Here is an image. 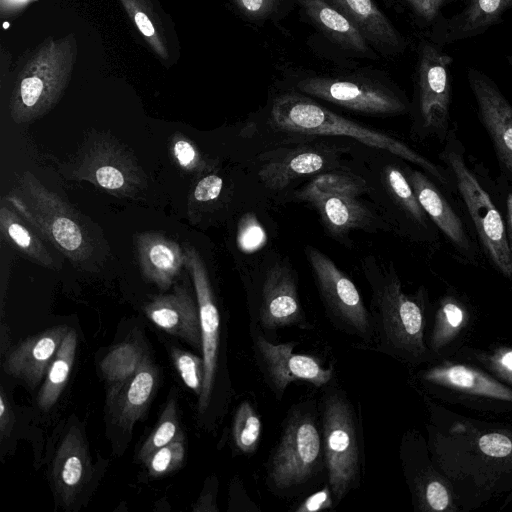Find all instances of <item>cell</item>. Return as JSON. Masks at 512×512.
Listing matches in <instances>:
<instances>
[{
    "label": "cell",
    "instance_id": "obj_1",
    "mask_svg": "<svg viewBox=\"0 0 512 512\" xmlns=\"http://www.w3.org/2000/svg\"><path fill=\"white\" fill-rule=\"evenodd\" d=\"M242 134L249 140L261 142L263 148L319 137L346 138L372 149L389 152L445 182L435 164L404 142L336 114L298 91H288L274 97L266 114L250 119Z\"/></svg>",
    "mask_w": 512,
    "mask_h": 512
},
{
    "label": "cell",
    "instance_id": "obj_2",
    "mask_svg": "<svg viewBox=\"0 0 512 512\" xmlns=\"http://www.w3.org/2000/svg\"><path fill=\"white\" fill-rule=\"evenodd\" d=\"M371 292L370 315L376 349L396 359L420 363L428 355L420 302L403 291L393 264L373 255L361 260Z\"/></svg>",
    "mask_w": 512,
    "mask_h": 512
},
{
    "label": "cell",
    "instance_id": "obj_3",
    "mask_svg": "<svg viewBox=\"0 0 512 512\" xmlns=\"http://www.w3.org/2000/svg\"><path fill=\"white\" fill-rule=\"evenodd\" d=\"M77 57L74 33L61 38L49 36L26 58L10 97L9 113L17 124L44 116L62 98Z\"/></svg>",
    "mask_w": 512,
    "mask_h": 512
},
{
    "label": "cell",
    "instance_id": "obj_4",
    "mask_svg": "<svg viewBox=\"0 0 512 512\" xmlns=\"http://www.w3.org/2000/svg\"><path fill=\"white\" fill-rule=\"evenodd\" d=\"M325 468L320 411L312 401L290 408L266 468V484L285 495L313 480Z\"/></svg>",
    "mask_w": 512,
    "mask_h": 512
},
{
    "label": "cell",
    "instance_id": "obj_5",
    "mask_svg": "<svg viewBox=\"0 0 512 512\" xmlns=\"http://www.w3.org/2000/svg\"><path fill=\"white\" fill-rule=\"evenodd\" d=\"M319 408L328 485L338 504L360 483L361 423L347 393L340 388L328 387Z\"/></svg>",
    "mask_w": 512,
    "mask_h": 512
},
{
    "label": "cell",
    "instance_id": "obj_6",
    "mask_svg": "<svg viewBox=\"0 0 512 512\" xmlns=\"http://www.w3.org/2000/svg\"><path fill=\"white\" fill-rule=\"evenodd\" d=\"M9 206L72 261H84L93 247L78 215L59 196L25 172L9 193Z\"/></svg>",
    "mask_w": 512,
    "mask_h": 512
},
{
    "label": "cell",
    "instance_id": "obj_7",
    "mask_svg": "<svg viewBox=\"0 0 512 512\" xmlns=\"http://www.w3.org/2000/svg\"><path fill=\"white\" fill-rule=\"evenodd\" d=\"M342 140L319 137L264 147L254 156L250 166L266 190L282 193L299 180L347 168L344 155L351 150L352 144Z\"/></svg>",
    "mask_w": 512,
    "mask_h": 512
},
{
    "label": "cell",
    "instance_id": "obj_8",
    "mask_svg": "<svg viewBox=\"0 0 512 512\" xmlns=\"http://www.w3.org/2000/svg\"><path fill=\"white\" fill-rule=\"evenodd\" d=\"M305 255L332 325L367 344L373 343L371 315L353 281L318 248L306 246Z\"/></svg>",
    "mask_w": 512,
    "mask_h": 512
},
{
    "label": "cell",
    "instance_id": "obj_9",
    "mask_svg": "<svg viewBox=\"0 0 512 512\" xmlns=\"http://www.w3.org/2000/svg\"><path fill=\"white\" fill-rule=\"evenodd\" d=\"M248 298L250 323L257 325L268 339L282 328L310 327L299 298L297 275L288 260L269 264Z\"/></svg>",
    "mask_w": 512,
    "mask_h": 512
},
{
    "label": "cell",
    "instance_id": "obj_10",
    "mask_svg": "<svg viewBox=\"0 0 512 512\" xmlns=\"http://www.w3.org/2000/svg\"><path fill=\"white\" fill-rule=\"evenodd\" d=\"M298 92L371 116L406 113L407 100L385 84L363 78L310 76L296 82Z\"/></svg>",
    "mask_w": 512,
    "mask_h": 512
},
{
    "label": "cell",
    "instance_id": "obj_11",
    "mask_svg": "<svg viewBox=\"0 0 512 512\" xmlns=\"http://www.w3.org/2000/svg\"><path fill=\"white\" fill-rule=\"evenodd\" d=\"M443 158L455 175L458 190L490 259L504 276L512 279V252L499 211L459 153L447 151Z\"/></svg>",
    "mask_w": 512,
    "mask_h": 512
},
{
    "label": "cell",
    "instance_id": "obj_12",
    "mask_svg": "<svg viewBox=\"0 0 512 512\" xmlns=\"http://www.w3.org/2000/svg\"><path fill=\"white\" fill-rule=\"evenodd\" d=\"M250 336L257 366L278 400L294 381L303 380L321 387L333 379L332 366L325 367L311 355L294 352L297 342L274 343L253 323H250Z\"/></svg>",
    "mask_w": 512,
    "mask_h": 512
},
{
    "label": "cell",
    "instance_id": "obj_13",
    "mask_svg": "<svg viewBox=\"0 0 512 512\" xmlns=\"http://www.w3.org/2000/svg\"><path fill=\"white\" fill-rule=\"evenodd\" d=\"M387 154H374L362 169L361 175L368 184L367 195L391 228L426 227V212L402 169L387 161Z\"/></svg>",
    "mask_w": 512,
    "mask_h": 512
},
{
    "label": "cell",
    "instance_id": "obj_14",
    "mask_svg": "<svg viewBox=\"0 0 512 512\" xmlns=\"http://www.w3.org/2000/svg\"><path fill=\"white\" fill-rule=\"evenodd\" d=\"M453 59L431 40L419 46L416 69V107L423 128L443 131L451 102L450 67Z\"/></svg>",
    "mask_w": 512,
    "mask_h": 512
},
{
    "label": "cell",
    "instance_id": "obj_15",
    "mask_svg": "<svg viewBox=\"0 0 512 512\" xmlns=\"http://www.w3.org/2000/svg\"><path fill=\"white\" fill-rule=\"evenodd\" d=\"M184 265L189 271L196 295L200 315L202 357L205 376L202 392L199 395L198 410L204 413L208 408L218 369L220 349V314L209 275L202 257L189 243L183 245Z\"/></svg>",
    "mask_w": 512,
    "mask_h": 512
},
{
    "label": "cell",
    "instance_id": "obj_16",
    "mask_svg": "<svg viewBox=\"0 0 512 512\" xmlns=\"http://www.w3.org/2000/svg\"><path fill=\"white\" fill-rule=\"evenodd\" d=\"M79 178L116 195H134L145 177L124 149L102 140L87 151L76 171Z\"/></svg>",
    "mask_w": 512,
    "mask_h": 512
},
{
    "label": "cell",
    "instance_id": "obj_17",
    "mask_svg": "<svg viewBox=\"0 0 512 512\" xmlns=\"http://www.w3.org/2000/svg\"><path fill=\"white\" fill-rule=\"evenodd\" d=\"M467 80L480 120L494 143L499 159L512 174V104L483 71L469 67Z\"/></svg>",
    "mask_w": 512,
    "mask_h": 512
},
{
    "label": "cell",
    "instance_id": "obj_18",
    "mask_svg": "<svg viewBox=\"0 0 512 512\" xmlns=\"http://www.w3.org/2000/svg\"><path fill=\"white\" fill-rule=\"evenodd\" d=\"M310 205L317 211L328 234L338 242L348 243L353 231L375 233L391 229L377 207L363 202L360 197H328Z\"/></svg>",
    "mask_w": 512,
    "mask_h": 512
},
{
    "label": "cell",
    "instance_id": "obj_19",
    "mask_svg": "<svg viewBox=\"0 0 512 512\" xmlns=\"http://www.w3.org/2000/svg\"><path fill=\"white\" fill-rule=\"evenodd\" d=\"M464 7L454 15H446L431 29L430 40L439 46L450 45L484 34L500 24L512 0H464Z\"/></svg>",
    "mask_w": 512,
    "mask_h": 512
},
{
    "label": "cell",
    "instance_id": "obj_20",
    "mask_svg": "<svg viewBox=\"0 0 512 512\" xmlns=\"http://www.w3.org/2000/svg\"><path fill=\"white\" fill-rule=\"evenodd\" d=\"M144 312L160 329L202 349L197 300L184 285H177L173 292L154 298L144 307Z\"/></svg>",
    "mask_w": 512,
    "mask_h": 512
},
{
    "label": "cell",
    "instance_id": "obj_21",
    "mask_svg": "<svg viewBox=\"0 0 512 512\" xmlns=\"http://www.w3.org/2000/svg\"><path fill=\"white\" fill-rule=\"evenodd\" d=\"M158 379V369L147 356L131 377L110 385L107 407L118 426L125 431L132 429L149 406Z\"/></svg>",
    "mask_w": 512,
    "mask_h": 512
},
{
    "label": "cell",
    "instance_id": "obj_22",
    "mask_svg": "<svg viewBox=\"0 0 512 512\" xmlns=\"http://www.w3.org/2000/svg\"><path fill=\"white\" fill-rule=\"evenodd\" d=\"M69 329L67 325H57L26 338L9 352L3 364L4 371L35 388L46 376Z\"/></svg>",
    "mask_w": 512,
    "mask_h": 512
},
{
    "label": "cell",
    "instance_id": "obj_23",
    "mask_svg": "<svg viewBox=\"0 0 512 512\" xmlns=\"http://www.w3.org/2000/svg\"><path fill=\"white\" fill-rule=\"evenodd\" d=\"M91 475L87 445L80 431L72 427L62 439L52 465V480L60 500L71 504Z\"/></svg>",
    "mask_w": 512,
    "mask_h": 512
},
{
    "label": "cell",
    "instance_id": "obj_24",
    "mask_svg": "<svg viewBox=\"0 0 512 512\" xmlns=\"http://www.w3.org/2000/svg\"><path fill=\"white\" fill-rule=\"evenodd\" d=\"M137 255L143 276L161 289H168L184 265V251L162 234L147 232L137 236Z\"/></svg>",
    "mask_w": 512,
    "mask_h": 512
},
{
    "label": "cell",
    "instance_id": "obj_25",
    "mask_svg": "<svg viewBox=\"0 0 512 512\" xmlns=\"http://www.w3.org/2000/svg\"><path fill=\"white\" fill-rule=\"evenodd\" d=\"M404 174L426 214L455 246L467 249L465 228L436 186L418 170L408 168Z\"/></svg>",
    "mask_w": 512,
    "mask_h": 512
},
{
    "label": "cell",
    "instance_id": "obj_26",
    "mask_svg": "<svg viewBox=\"0 0 512 512\" xmlns=\"http://www.w3.org/2000/svg\"><path fill=\"white\" fill-rule=\"evenodd\" d=\"M325 1L349 18L367 41L386 50H403L405 41L373 0Z\"/></svg>",
    "mask_w": 512,
    "mask_h": 512
},
{
    "label": "cell",
    "instance_id": "obj_27",
    "mask_svg": "<svg viewBox=\"0 0 512 512\" xmlns=\"http://www.w3.org/2000/svg\"><path fill=\"white\" fill-rule=\"evenodd\" d=\"M422 377L435 385L465 394L512 402V389L465 365L436 366L425 371Z\"/></svg>",
    "mask_w": 512,
    "mask_h": 512
},
{
    "label": "cell",
    "instance_id": "obj_28",
    "mask_svg": "<svg viewBox=\"0 0 512 512\" xmlns=\"http://www.w3.org/2000/svg\"><path fill=\"white\" fill-rule=\"evenodd\" d=\"M365 178L355 171L339 168L312 176L299 189L293 191L291 200L311 204L328 197H361L367 195Z\"/></svg>",
    "mask_w": 512,
    "mask_h": 512
},
{
    "label": "cell",
    "instance_id": "obj_29",
    "mask_svg": "<svg viewBox=\"0 0 512 512\" xmlns=\"http://www.w3.org/2000/svg\"><path fill=\"white\" fill-rule=\"evenodd\" d=\"M310 19L345 49L369 53L367 39L357 26L325 0H299Z\"/></svg>",
    "mask_w": 512,
    "mask_h": 512
},
{
    "label": "cell",
    "instance_id": "obj_30",
    "mask_svg": "<svg viewBox=\"0 0 512 512\" xmlns=\"http://www.w3.org/2000/svg\"><path fill=\"white\" fill-rule=\"evenodd\" d=\"M77 349V333L70 328L63 338L45 376L37 396V405L50 410L58 401L72 370Z\"/></svg>",
    "mask_w": 512,
    "mask_h": 512
},
{
    "label": "cell",
    "instance_id": "obj_31",
    "mask_svg": "<svg viewBox=\"0 0 512 512\" xmlns=\"http://www.w3.org/2000/svg\"><path fill=\"white\" fill-rule=\"evenodd\" d=\"M0 230L3 237L31 261L42 266L55 267L54 259L43 242L10 206L3 205L0 209Z\"/></svg>",
    "mask_w": 512,
    "mask_h": 512
},
{
    "label": "cell",
    "instance_id": "obj_32",
    "mask_svg": "<svg viewBox=\"0 0 512 512\" xmlns=\"http://www.w3.org/2000/svg\"><path fill=\"white\" fill-rule=\"evenodd\" d=\"M128 17L139 30L152 51L168 60L169 45L160 15L151 0H119Z\"/></svg>",
    "mask_w": 512,
    "mask_h": 512
},
{
    "label": "cell",
    "instance_id": "obj_33",
    "mask_svg": "<svg viewBox=\"0 0 512 512\" xmlns=\"http://www.w3.org/2000/svg\"><path fill=\"white\" fill-rule=\"evenodd\" d=\"M147 356L136 340H126L106 354L100 363V369L111 385L131 377Z\"/></svg>",
    "mask_w": 512,
    "mask_h": 512
},
{
    "label": "cell",
    "instance_id": "obj_34",
    "mask_svg": "<svg viewBox=\"0 0 512 512\" xmlns=\"http://www.w3.org/2000/svg\"><path fill=\"white\" fill-rule=\"evenodd\" d=\"M261 433L260 416L249 401H242L232 422V439L235 447L243 454H253L259 446Z\"/></svg>",
    "mask_w": 512,
    "mask_h": 512
},
{
    "label": "cell",
    "instance_id": "obj_35",
    "mask_svg": "<svg viewBox=\"0 0 512 512\" xmlns=\"http://www.w3.org/2000/svg\"><path fill=\"white\" fill-rule=\"evenodd\" d=\"M466 322V312L462 305L452 297L445 298L436 313L435 324L431 334V348L438 352L446 346Z\"/></svg>",
    "mask_w": 512,
    "mask_h": 512
},
{
    "label": "cell",
    "instance_id": "obj_36",
    "mask_svg": "<svg viewBox=\"0 0 512 512\" xmlns=\"http://www.w3.org/2000/svg\"><path fill=\"white\" fill-rule=\"evenodd\" d=\"M180 432L176 401L171 399L167 402L157 426L142 445L139 458L145 462L153 452L172 442Z\"/></svg>",
    "mask_w": 512,
    "mask_h": 512
},
{
    "label": "cell",
    "instance_id": "obj_37",
    "mask_svg": "<svg viewBox=\"0 0 512 512\" xmlns=\"http://www.w3.org/2000/svg\"><path fill=\"white\" fill-rule=\"evenodd\" d=\"M185 456V438L181 431L170 443L153 452L144 462L150 476L158 477L181 467Z\"/></svg>",
    "mask_w": 512,
    "mask_h": 512
},
{
    "label": "cell",
    "instance_id": "obj_38",
    "mask_svg": "<svg viewBox=\"0 0 512 512\" xmlns=\"http://www.w3.org/2000/svg\"><path fill=\"white\" fill-rule=\"evenodd\" d=\"M170 354L174 367L185 385L199 397L202 392L205 376L203 357L176 347L171 349Z\"/></svg>",
    "mask_w": 512,
    "mask_h": 512
},
{
    "label": "cell",
    "instance_id": "obj_39",
    "mask_svg": "<svg viewBox=\"0 0 512 512\" xmlns=\"http://www.w3.org/2000/svg\"><path fill=\"white\" fill-rule=\"evenodd\" d=\"M421 510L445 511L451 505V496L445 485L432 477L413 491Z\"/></svg>",
    "mask_w": 512,
    "mask_h": 512
},
{
    "label": "cell",
    "instance_id": "obj_40",
    "mask_svg": "<svg viewBox=\"0 0 512 512\" xmlns=\"http://www.w3.org/2000/svg\"><path fill=\"white\" fill-rule=\"evenodd\" d=\"M419 23L424 27H430L442 19L443 10L450 4L464 0H405Z\"/></svg>",
    "mask_w": 512,
    "mask_h": 512
},
{
    "label": "cell",
    "instance_id": "obj_41",
    "mask_svg": "<svg viewBox=\"0 0 512 512\" xmlns=\"http://www.w3.org/2000/svg\"><path fill=\"white\" fill-rule=\"evenodd\" d=\"M480 451L486 456L504 458L512 453V440L503 433L483 434L478 440Z\"/></svg>",
    "mask_w": 512,
    "mask_h": 512
},
{
    "label": "cell",
    "instance_id": "obj_42",
    "mask_svg": "<svg viewBox=\"0 0 512 512\" xmlns=\"http://www.w3.org/2000/svg\"><path fill=\"white\" fill-rule=\"evenodd\" d=\"M173 152L178 163L188 170L205 169L206 164L195 146L186 139H178L173 144Z\"/></svg>",
    "mask_w": 512,
    "mask_h": 512
},
{
    "label": "cell",
    "instance_id": "obj_43",
    "mask_svg": "<svg viewBox=\"0 0 512 512\" xmlns=\"http://www.w3.org/2000/svg\"><path fill=\"white\" fill-rule=\"evenodd\" d=\"M223 187L222 177L217 174H208L195 186L193 197L198 202H211L220 197Z\"/></svg>",
    "mask_w": 512,
    "mask_h": 512
},
{
    "label": "cell",
    "instance_id": "obj_44",
    "mask_svg": "<svg viewBox=\"0 0 512 512\" xmlns=\"http://www.w3.org/2000/svg\"><path fill=\"white\" fill-rule=\"evenodd\" d=\"M336 504L332 491L327 484L322 489L305 498L296 508L295 512H317L332 509Z\"/></svg>",
    "mask_w": 512,
    "mask_h": 512
},
{
    "label": "cell",
    "instance_id": "obj_45",
    "mask_svg": "<svg viewBox=\"0 0 512 512\" xmlns=\"http://www.w3.org/2000/svg\"><path fill=\"white\" fill-rule=\"evenodd\" d=\"M488 366L501 378L512 383V349L499 348L487 357Z\"/></svg>",
    "mask_w": 512,
    "mask_h": 512
},
{
    "label": "cell",
    "instance_id": "obj_46",
    "mask_svg": "<svg viewBox=\"0 0 512 512\" xmlns=\"http://www.w3.org/2000/svg\"><path fill=\"white\" fill-rule=\"evenodd\" d=\"M279 0H234L238 9L253 19L263 18L275 9Z\"/></svg>",
    "mask_w": 512,
    "mask_h": 512
},
{
    "label": "cell",
    "instance_id": "obj_47",
    "mask_svg": "<svg viewBox=\"0 0 512 512\" xmlns=\"http://www.w3.org/2000/svg\"><path fill=\"white\" fill-rule=\"evenodd\" d=\"M12 426H13L12 409L9 405V402L6 400L4 391L1 390V395H0V435H1V440H4L6 437H8L10 435Z\"/></svg>",
    "mask_w": 512,
    "mask_h": 512
},
{
    "label": "cell",
    "instance_id": "obj_48",
    "mask_svg": "<svg viewBox=\"0 0 512 512\" xmlns=\"http://www.w3.org/2000/svg\"><path fill=\"white\" fill-rule=\"evenodd\" d=\"M38 0H0L2 17H13L21 13L28 5Z\"/></svg>",
    "mask_w": 512,
    "mask_h": 512
},
{
    "label": "cell",
    "instance_id": "obj_49",
    "mask_svg": "<svg viewBox=\"0 0 512 512\" xmlns=\"http://www.w3.org/2000/svg\"><path fill=\"white\" fill-rule=\"evenodd\" d=\"M507 219L509 229V235L507 236V239L510 250L512 252V194H509L507 197Z\"/></svg>",
    "mask_w": 512,
    "mask_h": 512
},
{
    "label": "cell",
    "instance_id": "obj_50",
    "mask_svg": "<svg viewBox=\"0 0 512 512\" xmlns=\"http://www.w3.org/2000/svg\"><path fill=\"white\" fill-rule=\"evenodd\" d=\"M506 59H507V61H508L509 65H510V66H512V54L507 55V56H506Z\"/></svg>",
    "mask_w": 512,
    "mask_h": 512
}]
</instances>
